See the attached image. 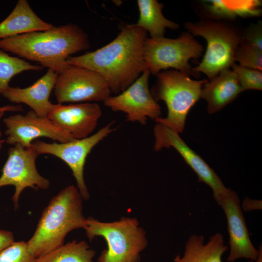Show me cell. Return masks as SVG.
Segmentation results:
<instances>
[{
  "mask_svg": "<svg viewBox=\"0 0 262 262\" xmlns=\"http://www.w3.org/2000/svg\"><path fill=\"white\" fill-rule=\"evenodd\" d=\"M147 32L135 24H127L116 37L95 51L66 59L69 65L86 68L100 74L112 93L119 94L147 69L144 57Z\"/></svg>",
  "mask_w": 262,
  "mask_h": 262,
  "instance_id": "obj_1",
  "label": "cell"
},
{
  "mask_svg": "<svg viewBox=\"0 0 262 262\" xmlns=\"http://www.w3.org/2000/svg\"><path fill=\"white\" fill-rule=\"evenodd\" d=\"M89 48L88 35L73 24L0 39V49L36 62L58 74L68 66V57Z\"/></svg>",
  "mask_w": 262,
  "mask_h": 262,
  "instance_id": "obj_2",
  "label": "cell"
},
{
  "mask_svg": "<svg viewBox=\"0 0 262 262\" xmlns=\"http://www.w3.org/2000/svg\"><path fill=\"white\" fill-rule=\"evenodd\" d=\"M82 199L74 185L66 186L51 199L34 234L26 242L33 256L37 258L59 248L70 231L85 228L87 220L82 213Z\"/></svg>",
  "mask_w": 262,
  "mask_h": 262,
  "instance_id": "obj_3",
  "label": "cell"
},
{
  "mask_svg": "<svg viewBox=\"0 0 262 262\" xmlns=\"http://www.w3.org/2000/svg\"><path fill=\"white\" fill-rule=\"evenodd\" d=\"M156 76L151 93L157 101L165 102L167 114L155 121L181 133L189 112L200 98L202 86L208 81L193 80L190 76L176 70H163Z\"/></svg>",
  "mask_w": 262,
  "mask_h": 262,
  "instance_id": "obj_4",
  "label": "cell"
},
{
  "mask_svg": "<svg viewBox=\"0 0 262 262\" xmlns=\"http://www.w3.org/2000/svg\"><path fill=\"white\" fill-rule=\"evenodd\" d=\"M87 220L84 229L89 240L100 236L107 243V248L102 251L98 262H140V253L146 248L147 240L137 219L123 217L107 223L90 217Z\"/></svg>",
  "mask_w": 262,
  "mask_h": 262,
  "instance_id": "obj_5",
  "label": "cell"
},
{
  "mask_svg": "<svg viewBox=\"0 0 262 262\" xmlns=\"http://www.w3.org/2000/svg\"><path fill=\"white\" fill-rule=\"evenodd\" d=\"M185 26L193 35L201 36L207 41L202 61L193 68L197 75L204 73L211 80L235 63V50L242 40L241 33L229 25L213 21L187 22Z\"/></svg>",
  "mask_w": 262,
  "mask_h": 262,
  "instance_id": "obj_6",
  "label": "cell"
},
{
  "mask_svg": "<svg viewBox=\"0 0 262 262\" xmlns=\"http://www.w3.org/2000/svg\"><path fill=\"white\" fill-rule=\"evenodd\" d=\"M203 51L202 46L188 32L176 39L148 38L144 47V57L147 69L156 75L163 70H176L198 78L189 63L191 58H198Z\"/></svg>",
  "mask_w": 262,
  "mask_h": 262,
  "instance_id": "obj_7",
  "label": "cell"
},
{
  "mask_svg": "<svg viewBox=\"0 0 262 262\" xmlns=\"http://www.w3.org/2000/svg\"><path fill=\"white\" fill-rule=\"evenodd\" d=\"M111 122L89 136L81 139H74L65 143H49L36 140L32 144L33 147L38 154H49L64 161L70 168L76 183L77 188L84 200L90 197L85 183L83 172L87 156L92 149L101 140L115 130Z\"/></svg>",
  "mask_w": 262,
  "mask_h": 262,
  "instance_id": "obj_8",
  "label": "cell"
},
{
  "mask_svg": "<svg viewBox=\"0 0 262 262\" xmlns=\"http://www.w3.org/2000/svg\"><path fill=\"white\" fill-rule=\"evenodd\" d=\"M58 103L104 101L111 96L109 86L97 72L69 65L58 74L54 85Z\"/></svg>",
  "mask_w": 262,
  "mask_h": 262,
  "instance_id": "obj_9",
  "label": "cell"
},
{
  "mask_svg": "<svg viewBox=\"0 0 262 262\" xmlns=\"http://www.w3.org/2000/svg\"><path fill=\"white\" fill-rule=\"evenodd\" d=\"M38 155L33 147L25 148L17 144L8 149V157L0 176V188L15 186L12 199L16 209L18 208L19 196L24 189L47 190L50 185L49 180L37 170L36 160Z\"/></svg>",
  "mask_w": 262,
  "mask_h": 262,
  "instance_id": "obj_10",
  "label": "cell"
},
{
  "mask_svg": "<svg viewBox=\"0 0 262 262\" xmlns=\"http://www.w3.org/2000/svg\"><path fill=\"white\" fill-rule=\"evenodd\" d=\"M150 72L144 71L139 77L126 89L104 101V105L114 112L126 115L127 121L146 124L150 118L160 117L161 109L154 99L148 86Z\"/></svg>",
  "mask_w": 262,
  "mask_h": 262,
  "instance_id": "obj_11",
  "label": "cell"
},
{
  "mask_svg": "<svg viewBox=\"0 0 262 262\" xmlns=\"http://www.w3.org/2000/svg\"><path fill=\"white\" fill-rule=\"evenodd\" d=\"M6 127L5 143L15 145L18 144L25 148H31L36 139L47 137L58 143L74 140L66 131L56 126L48 117L37 115L33 110L25 115L17 114L3 119Z\"/></svg>",
  "mask_w": 262,
  "mask_h": 262,
  "instance_id": "obj_12",
  "label": "cell"
},
{
  "mask_svg": "<svg viewBox=\"0 0 262 262\" xmlns=\"http://www.w3.org/2000/svg\"><path fill=\"white\" fill-rule=\"evenodd\" d=\"M153 133L154 149L160 151L164 148L173 147L176 150L197 175L198 180L211 188L215 201L229 190L214 171L186 144L179 133L157 123Z\"/></svg>",
  "mask_w": 262,
  "mask_h": 262,
  "instance_id": "obj_13",
  "label": "cell"
},
{
  "mask_svg": "<svg viewBox=\"0 0 262 262\" xmlns=\"http://www.w3.org/2000/svg\"><path fill=\"white\" fill-rule=\"evenodd\" d=\"M216 202L223 210L227 221L230 247L227 261L233 262L240 258L256 261L260 250L254 247L250 239L237 194L229 189Z\"/></svg>",
  "mask_w": 262,
  "mask_h": 262,
  "instance_id": "obj_14",
  "label": "cell"
},
{
  "mask_svg": "<svg viewBox=\"0 0 262 262\" xmlns=\"http://www.w3.org/2000/svg\"><path fill=\"white\" fill-rule=\"evenodd\" d=\"M101 115V109L96 103H58L48 117L74 139H81L91 135Z\"/></svg>",
  "mask_w": 262,
  "mask_h": 262,
  "instance_id": "obj_15",
  "label": "cell"
},
{
  "mask_svg": "<svg viewBox=\"0 0 262 262\" xmlns=\"http://www.w3.org/2000/svg\"><path fill=\"white\" fill-rule=\"evenodd\" d=\"M58 73L48 69L46 73L32 85L21 88L9 86L1 94L11 102L23 103L30 107L37 115L48 117L57 106L49 101Z\"/></svg>",
  "mask_w": 262,
  "mask_h": 262,
  "instance_id": "obj_16",
  "label": "cell"
},
{
  "mask_svg": "<svg viewBox=\"0 0 262 262\" xmlns=\"http://www.w3.org/2000/svg\"><path fill=\"white\" fill-rule=\"evenodd\" d=\"M242 92L236 74L227 68L203 84L200 98L206 101L208 112L212 114L231 102Z\"/></svg>",
  "mask_w": 262,
  "mask_h": 262,
  "instance_id": "obj_17",
  "label": "cell"
},
{
  "mask_svg": "<svg viewBox=\"0 0 262 262\" xmlns=\"http://www.w3.org/2000/svg\"><path fill=\"white\" fill-rule=\"evenodd\" d=\"M54 27L37 16L27 0H19L12 12L0 23V39L33 32L45 31Z\"/></svg>",
  "mask_w": 262,
  "mask_h": 262,
  "instance_id": "obj_18",
  "label": "cell"
},
{
  "mask_svg": "<svg viewBox=\"0 0 262 262\" xmlns=\"http://www.w3.org/2000/svg\"><path fill=\"white\" fill-rule=\"evenodd\" d=\"M228 249L220 233L212 235L206 243L203 235L193 234L186 241L183 255L176 256L173 262H222Z\"/></svg>",
  "mask_w": 262,
  "mask_h": 262,
  "instance_id": "obj_19",
  "label": "cell"
},
{
  "mask_svg": "<svg viewBox=\"0 0 262 262\" xmlns=\"http://www.w3.org/2000/svg\"><path fill=\"white\" fill-rule=\"evenodd\" d=\"M139 17L135 25L148 32L150 38L164 37L166 28L177 29L179 25L165 18L162 13L164 5L156 0H138Z\"/></svg>",
  "mask_w": 262,
  "mask_h": 262,
  "instance_id": "obj_20",
  "label": "cell"
},
{
  "mask_svg": "<svg viewBox=\"0 0 262 262\" xmlns=\"http://www.w3.org/2000/svg\"><path fill=\"white\" fill-rule=\"evenodd\" d=\"M204 3L208 13L216 18L233 19L237 17L257 16L262 12L260 0H210Z\"/></svg>",
  "mask_w": 262,
  "mask_h": 262,
  "instance_id": "obj_21",
  "label": "cell"
},
{
  "mask_svg": "<svg viewBox=\"0 0 262 262\" xmlns=\"http://www.w3.org/2000/svg\"><path fill=\"white\" fill-rule=\"evenodd\" d=\"M95 253L85 241L74 240L36 258V262H93Z\"/></svg>",
  "mask_w": 262,
  "mask_h": 262,
  "instance_id": "obj_22",
  "label": "cell"
},
{
  "mask_svg": "<svg viewBox=\"0 0 262 262\" xmlns=\"http://www.w3.org/2000/svg\"><path fill=\"white\" fill-rule=\"evenodd\" d=\"M42 67L33 65L17 57L10 56L0 49V97L8 88L11 80L16 75L27 70L40 71Z\"/></svg>",
  "mask_w": 262,
  "mask_h": 262,
  "instance_id": "obj_23",
  "label": "cell"
},
{
  "mask_svg": "<svg viewBox=\"0 0 262 262\" xmlns=\"http://www.w3.org/2000/svg\"><path fill=\"white\" fill-rule=\"evenodd\" d=\"M234 59L241 66L262 71V50L244 40L238 46Z\"/></svg>",
  "mask_w": 262,
  "mask_h": 262,
  "instance_id": "obj_24",
  "label": "cell"
},
{
  "mask_svg": "<svg viewBox=\"0 0 262 262\" xmlns=\"http://www.w3.org/2000/svg\"><path fill=\"white\" fill-rule=\"evenodd\" d=\"M231 67L237 77L243 91L250 89L262 90V71L246 67L235 63Z\"/></svg>",
  "mask_w": 262,
  "mask_h": 262,
  "instance_id": "obj_25",
  "label": "cell"
},
{
  "mask_svg": "<svg viewBox=\"0 0 262 262\" xmlns=\"http://www.w3.org/2000/svg\"><path fill=\"white\" fill-rule=\"evenodd\" d=\"M25 241H14L0 253V262H36Z\"/></svg>",
  "mask_w": 262,
  "mask_h": 262,
  "instance_id": "obj_26",
  "label": "cell"
},
{
  "mask_svg": "<svg viewBox=\"0 0 262 262\" xmlns=\"http://www.w3.org/2000/svg\"><path fill=\"white\" fill-rule=\"evenodd\" d=\"M242 40L256 46L262 50V25L259 21L252 24L241 33Z\"/></svg>",
  "mask_w": 262,
  "mask_h": 262,
  "instance_id": "obj_27",
  "label": "cell"
},
{
  "mask_svg": "<svg viewBox=\"0 0 262 262\" xmlns=\"http://www.w3.org/2000/svg\"><path fill=\"white\" fill-rule=\"evenodd\" d=\"M14 241V236L12 232L0 229V253Z\"/></svg>",
  "mask_w": 262,
  "mask_h": 262,
  "instance_id": "obj_28",
  "label": "cell"
},
{
  "mask_svg": "<svg viewBox=\"0 0 262 262\" xmlns=\"http://www.w3.org/2000/svg\"><path fill=\"white\" fill-rule=\"evenodd\" d=\"M24 109L21 105H8L0 107V113L6 112H23Z\"/></svg>",
  "mask_w": 262,
  "mask_h": 262,
  "instance_id": "obj_29",
  "label": "cell"
},
{
  "mask_svg": "<svg viewBox=\"0 0 262 262\" xmlns=\"http://www.w3.org/2000/svg\"><path fill=\"white\" fill-rule=\"evenodd\" d=\"M4 114V112L0 113V122ZM5 143V140L2 138V134L0 130V153L3 147V144Z\"/></svg>",
  "mask_w": 262,
  "mask_h": 262,
  "instance_id": "obj_30",
  "label": "cell"
},
{
  "mask_svg": "<svg viewBox=\"0 0 262 262\" xmlns=\"http://www.w3.org/2000/svg\"><path fill=\"white\" fill-rule=\"evenodd\" d=\"M259 248L260 250V254L257 259L256 261L249 260V262H262V248L261 245Z\"/></svg>",
  "mask_w": 262,
  "mask_h": 262,
  "instance_id": "obj_31",
  "label": "cell"
}]
</instances>
